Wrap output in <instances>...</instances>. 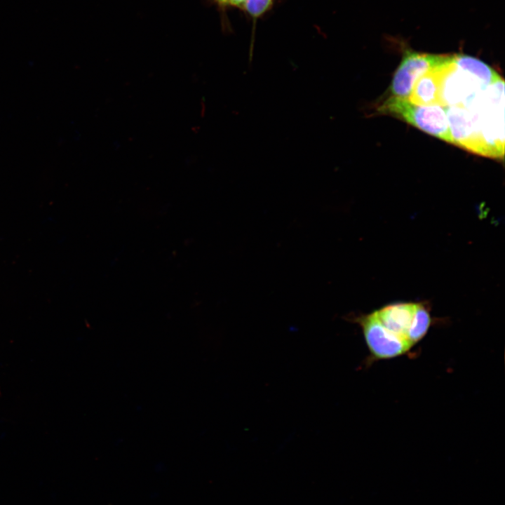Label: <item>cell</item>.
<instances>
[{
    "instance_id": "6",
    "label": "cell",
    "mask_w": 505,
    "mask_h": 505,
    "mask_svg": "<svg viewBox=\"0 0 505 505\" xmlns=\"http://www.w3.org/2000/svg\"><path fill=\"white\" fill-rule=\"evenodd\" d=\"M431 323L429 309L424 304L416 303L414 318L408 335V340L412 346L426 335Z\"/></svg>"
},
{
    "instance_id": "2",
    "label": "cell",
    "mask_w": 505,
    "mask_h": 505,
    "mask_svg": "<svg viewBox=\"0 0 505 505\" xmlns=\"http://www.w3.org/2000/svg\"><path fill=\"white\" fill-rule=\"evenodd\" d=\"M377 110L382 114H390L403 119L431 135L454 144L445 107L438 105H418L408 99L391 96Z\"/></svg>"
},
{
    "instance_id": "9",
    "label": "cell",
    "mask_w": 505,
    "mask_h": 505,
    "mask_svg": "<svg viewBox=\"0 0 505 505\" xmlns=\"http://www.w3.org/2000/svg\"><path fill=\"white\" fill-rule=\"evenodd\" d=\"M217 1H218L221 4H227V0H217Z\"/></svg>"
},
{
    "instance_id": "7",
    "label": "cell",
    "mask_w": 505,
    "mask_h": 505,
    "mask_svg": "<svg viewBox=\"0 0 505 505\" xmlns=\"http://www.w3.org/2000/svg\"><path fill=\"white\" fill-rule=\"evenodd\" d=\"M273 0H245L243 7L252 17L264 13L271 6Z\"/></svg>"
},
{
    "instance_id": "8",
    "label": "cell",
    "mask_w": 505,
    "mask_h": 505,
    "mask_svg": "<svg viewBox=\"0 0 505 505\" xmlns=\"http://www.w3.org/2000/svg\"><path fill=\"white\" fill-rule=\"evenodd\" d=\"M227 4H230L235 6H243L245 0H227Z\"/></svg>"
},
{
    "instance_id": "1",
    "label": "cell",
    "mask_w": 505,
    "mask_h": 505,
    "mask_svg": "<svg viewBox=\"0 0 505 505\" xmlns=\"http://www.w3.org/2000/svg\"><path fill=\"white\" fill-rule=\"evenodd\" d=\"M480 149V155L504 159V81L490 84L465 105Z\"/></svg>"
},
{
    "instance_id": "5",
    "label": "cell",
    "mask_w": 505,
    "mask_h": 505,
    "mask_svg": "<svg viewBox=\"0 0 505 505\" xmlns=\"http://www.w3.org/2000/svg\"><path fill=\"white\" fill-rule=\"evenodd\" d=\"M416 303H394L375 312L385 328L409 343L408 335L412 323Z\"/></svg>"
},
{
    "instance_id": "3",
    "label": "cell",
    "mask_w": 505,
    "mask_h": 505,
    "mask_svg": "<svg viewBox=\"0 0 505 505\" xmlns=\"http://www.w3.org/2000/svg\"><path fill=\"white\" fill-rule=\"evenodd\" d=\"M350 320L361 326L366 344L375 359L395 358L405 354L412 347L385 328L375 312L357 316Z\"/></svg>"
},
{
    "instance_id": "4",
    "label": "cell",
    "mask_w": 505,
    "mask_h": 505,
    "mask_svg": "<svg viewBox=\"0 0 505 505\" xmlns=\"http://www.w3.org/2000/svg\"><path fill=\"white\" fill-rule=\"evenodd\" d=\"M448 55L405 50L389 87L392 95L408 99L416 81L445 62Z\"/></svg>"
}]
</instances>
